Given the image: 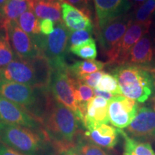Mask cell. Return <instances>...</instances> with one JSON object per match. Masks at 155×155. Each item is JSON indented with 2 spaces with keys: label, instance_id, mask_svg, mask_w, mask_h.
I'll use <instances>...</instances> for the list:
<instances>
[{
  "label": "cell",
  "instance_id": "1",
  "mask_svg": "<svg viewBox=\"0 0 155 155\" xmlns=\"http://www.w3.org/2000/svg\"><path fill=\"white\" fill-rule=\"evenodd\" d=\"M80 123L73 111L54 98L41 121L48 139L58 150L75 144Z\"/></svg>",
  "mask_w": 155,
  "mask_h": 155
},
{
  "label": "cell",
  "instance_id": "2",
  "mask_svg": "<svg viewBox=\"0 0 155 155\" xmlns=\"http://www.w3.org/2000/svg\"><path fill=\"white\" fill-rule=\"evenodd\" d=\"M0 94L41 123L53 96L48 87H33L0 79Z\"/></svg>",
  "mask_w": 155,
  "mask_h": 155
},
{
  "label": "cell",
  "instance_id": "3",
  "mask_svg": "<svg viewBox=\"0 0 155 155\" xmlns=\"http://www.w3.org/2000/svg\"><path fill=\"white\" fill-rule=\"evenodd\" d=\"M152 71L133 64L117 65L111 71L119 83L122 94L139 103H144L152 96L155 88Z\"/></svg>",
  "mask_w": 155,
  "mask_h": 155
},
{
  "label": "cell",
  "instance_id": "4",
  "mask_svg": "<svg viewBox=\"0 0 155 155\" xmlns=\"http://www.w3.org/2000/svg\"><path fill=\"white\" fill-rule=\"evenodd\" d=\"M51 67L43 56L23 59L16 58L0 69V79L33 87H49Z\"/></svg>",
  "mask_w": 155,
  "mask_h": 155
},
{
  "label": "cell",
  "instance_id": "5",
  "mask_svg": "<svg viewBox=\"0 0 155 155\" xmlns=\"http://www.w3.org/2000/svg\"><path fill=\"white\" fill-rule=\"evenodd\" d=\"M0 142L24 155H45L50 149L45 132L2 121Z\"/></svg>",
  "mask_w": 155,
  "mask_h": 155
},
{
  "label": "cell",
  "instance_id": "6",
  "mask_svg": "<svg viewBox=\"0 0 155 155\" xmlns=\"http://www.w3.org/2000/svg\"><path fill=\"white\" fill-rule=\"evenodd\" d=\"M55 30L49 35L40 34L32 37L51 68L67 64L65 58L68 51V44L71 32L63 21L55 23Z\"/></svg>",
  "mask_w": 155,
  "mask_h": 155
},
{
  "label": "cell",
  "instance_id": "7",
  "mask_svg": "<svg viewBox=\"0 0 155 155\" xmlns=\"http://www.w3.org/2000/svg\"><path fill=\"white\" fill-rule=\"evenodd\" d=\"M49 90L58 102L69 108L75 114L83 125V116L75 98L74 79L68 71V65L52 68Z\"/></svg>",
  "mask_w": 155,
  "mask_h": 155
},
{
  "label": "cell",
  "instance_id": "8",
  "mask_svg": "<svg viewBox=\"0 0 155 155\" xmlns=\"http://www.w3.org/2000/svg\"><path fill=\"white\" fill-rule=\"evenodd\" d=\"M134 22L132 12L122 15L98 30V40L103 55L107 58L106 64L111 63L120 42L128 28Z\"/></svg>",
  "mask_w": 155,
  "mask_h": 155
},
{
  "label": "cell",
  "instance_id": "9",
  "mask_svg": "<svg viewBox=\"0 0 155 155\" xmlns=\"http://www.w3.org/2000/svg\"><path fill=\"white\" fill-rule=\"evenodd\" d=\"M138 111V102L123 95L114 96L108 102L109 121L118 129L129 127Z\"/></svg>",
  "mask_w": 155,
  "mask_h": 155
},
{
  "label": "cell",
  "instance_id": "10",
  "mask_svg": "<svg viewBox=\"0 0 155 155\" xmlns=\"http://www.w3.org/2000/svg\"><path fill=\"white\" fill-rule=\"evenodd\" d=\"M0 121L45 132L40 121L22 107L0 94Z\"/></svg>",
  "mask_w": 155,
  "mask_h": 155
},
{
  "label": "cell",
  "instance_id": "11",
  "mask_svg": "<svg viewBox=\"0 0 155 155\" xmlns=\"http://www.w3.org/2000/svg\"><path fill=\"white\" fill-rule=\"evenodd\" d=\"M152 21L147 22H134L130 25L120 42L114 60L110 65H121L127 62L129 54L134 46L150 32Z\"/></svg>",
  "mask_w": 155,
  "mask_h": 155
},
{
  "label": "cell",
  "instance_id": "12",
  "mask_svg": "<svg viewBox=\"0 0 155 155\" xmlns=\"http://www.w3.org/2000/svg\"><path fill=\"white\" fill-rule=\"evenodd\" d=\"M7 33L13 51L19 58L32 59L42 55L32 37L19 28L17 22L9 25Z\"/></svg>",
  "mask_w": 155,
  "mask_h": 155
},
{
  "label": "cell",
  "instance_id": "13",
  "mask_svg": "<svg viewBox=\"0 0 155 155\" xmlns=\"http://www.w3.org/2000/svg\"><path fill=\"white\" fill-rule=\"evenodd\" d=\"M98 30L113 19L127 14L131 8L129 0H94Z\"/></svg>",
  "mask_w": 155,
  "mask_h": 155
},
{
  "label": "cell",
  "instance_id": "14",
  "mask_svg": "<svg viewBox=\"0 0 155 155\" xmlns=\"http://www.w3.org/2000/svg\"><path fill=\"white\" fill-rule=\"evenodd\" d=\"M127 131L135 137L155 138V108L146 106L139 108Z\"/></svg>",
  "mask_w": 155,
  "mask_h": 155
},
{
  "label": "cell",
  "instance_id": "15",
  "mask_svg": "<svg viewBox=\"0 0 155 155\" xmlns=\"http://www.w3.org/2000/svg\"><path fill=\"white\" fill-rule=\"evenodd\" d=\"M155 45L150 34H147L131 48L126 64L141 65L154 71Z\"/></svg>",
  "mask_w": 155,
  "mask_h": 155
},
{
  "label": "cell",
  "instance_id": "16",
  "mask_svg": "<svg viewBox=\"0 0 155 155\" xmlns=\"http://www.w3.org/2000/svg\"><path fill=\"white\" fill-rule=\"evenodd\" d=\"M108 101L101 97H94L87 104L86 111L83 122V127L88 129L98 124H108Z\"/></svg>",
  "mask_w": 155,
  "mask_h": 155
},
{
  "label": "cell",
  "instance_id": "17",
  "mask_svg": "<svg viewBox=\"0 0 155 155\" xmlns=\"http://www.w3.org/2000/svg\"><path fill=\"white\" fill-rule=\"evenodd\" d=\"M62 17L64 24L70 31H93L94 25L91 18L73 5L62 0Z\"/></svg>",
  "mask_w": 155,
  "mask_h": 155
},
{
  "label": "cell",
  "instance_id": "18",
  "mask_svg": "<svg viewBox=\"0 0 155 155\" xmlns=\"http://www.w3.org/2000/svg\"><path fill=\"white\" fill-rule=\"evenodd\" d=\"M84 135L88 140L100 147L113 149L119 139V130L112 126L98 124L85 131Z\"/></svg>",
  "mask_w": 155,
  "mask_h": 155
},
{
  "label": "cell",
  "instance_id": "19",
  "mask_svg": "<svg viewBox=\"0 0 155 155\" xmlns=\"http://www.w3.org/2000/svg\"><path fill=\"white\" fill-rule=\"evenodd\" d=\"M32 0H7L0 9V30L7 32L11 23L17 22L25 12L32 9Z\"/></svg>",
  "mask_w": 155,
  "mask_h": 155
},
{
  "label": "cell",
  "instance_id": "20",
  "mask_svg": "<svg viewBox=\"0 0 155 155\" xmlns=\"http://www.w3.org/2000/svg\"><path fill=\"white\" fill-rule=\"evenodd\" d=\"M32 9L40 19H50L55 23L63 22L61 1L34 0Z\"/></svg>",
  "mask_w": 155,
  "mask_h": 155
},
{
  "label": "cell",
  "instance_id": "21",
  "mask_svg": "<svg viewBox=\"0 0 155 155\" xmlns=\"http://www.w3.org/2000/svg\"><path fill=\"white\" fill-rule=\"evenodd\" d=\"M106 63L96 60H86L76 61L72 65H68V71L73 78L78 79L85 75L91 74L102 71Z\"/></svg>",
  "mask_w": 155,
  "mask_h": 155
},
{
  "label": "cell",
  "instance_id": "22",
  "mask_svg": "<svg viewBox=\"0 0 155 155\" xmlns=\"http://www.w3.org/2000/svg\"><path fill=\"white\" fill-rule=\"evenodd\" d=\"M119 134L124 139V155H155L152 147L149 143L140 142L131 138L127 132L118 129Z\"/></svg>",
  "mask_w": 155,
  "mask_h": 155
},
{
  "label": "cell",
  "instance_id": "23",
  "mask_svg": "<svg viewBox=\"0 0 155 155\" xmlns=\"http://www.w3.org/2000/svg\"><path fill=\"white\" fill-rule=\"evenodd\" d=\"M17 25L31 37L41 34L40 20L32 9L25 12L17 20Z\"/></svg>",
  "mask_w": 155,
  "mask_h": 155
},
{
  "label": "cell",
  "instance_id": "24",
  "mask_svg": "<svg viewBox=\"0 0 155 155\" xmlns=\"http://www.w3.org/2000/svg\"><path fill=\"white\" fill-rule=\"evenodd\" d=\"M15 58L16 55L9 42L8 35L0 30V69L9 65Z\"/></svg>",
  "mask_w": 155,
  "mask_h": 155
},
{
  "label": "cell",
  "instance_id": "25",
  "mask_svg": "<svg viewBox=\"0 0 155 155\" xmlns=\"http://www.w3.org/2000/svg\"><path fill=\"white\" fill-rule=\"evenodd\" d=\"M134 22H147L153 20L155 16V0H147L134 9L132 12Z\"/></svg>",
  "mask_w": 155,
  "mask_h": 155
},
{
  "label": "cell",
  "instance_id": "26",
  "mask_svg": "<svg viewBox=\"0 0 155 155\" xmlns=\"http://www.w3.org/2000/svg\"><path fill=\"white\" fill-rule=\"evenodd\" d=\"M68 52L83 59L94 60L97 56L96 41L94 38H91L78 45L70 48Z\"/></svg>",
  "mask_w": 155,
  "mask_h": 155
},
{
  "label": "cell",
  "instance_id": "27",
  "mask_svg": "<svg viewBox=\"0 0 155 155\" xmlns=\"http://www.w3.org/2000/svg\"><path fill=\"white\" fill-rule=\"evenodd\" d=\"M95 88L102 91L110 93L115 96L123 95L115 76L110 73H104Z\"/></svg>",
  "mask_w": 155,
  "mask_h": 155
},
{
  "label": "cell",
  "instance_id": "28",
  "mask_svg": "<svg viewBox=\"0 0 155 155\" xmlns=\"http://www.w3.org/2000/svg\"><path fill=\"white\" fill-rule=\"evenodd\" d=\"M75 144L84 155H108L101 147L94 144L86 138L84 134L79 133Z\"/></svg>",
  "mask_w": 155,
  "mask_h": 155
},
{
  "label": "cell",
  "instance_id": "29",
  "mask_svg": "<svg viewBox=\"0 0 155 155\" xmlns=\"http://www.w3.org/2000/svg\"><path fill=\"white\" fill-rule=\"evenodd\" d=\"M93 31L89 30H77L71 31L68 39V49L71 47L78 45L83 42H86L92 38Z\"/></svg>",
  "mask_w": 155,
  "mask_h": 155
},
{
  "label": "cell",
  "instance_id": "30",
  "mask_svg": "<svg viewBox=\"0 0 155 155\" xmlns=\"http://www.w3.org/2000/svg\"><path fill=\"white\" fill-rule=\"evenodd\" d=\"M63 1L66 2L70 5L75 7V8L83 12L84 14H86L90 18L92 17V0H63Z\"/></svg>",
  "mask_w": 155,
  "mask_h": 155
},
{
  "label": "cell",
  "instance_id": "31",
  "mask_svg": "<svg viewBox=\"0 0 155 155\" xmlns=\"http://www.w3.org/2000/svg\"><path fill=\"white\" fill-rule=\"evenodd\" d=\"M105 73V71H98V72L91 73V74L83 75V76L81 77L80 78L77 79V80L80 81L81 82L84 83V84L88 85V86L91 87V88H95L96 87L97 84L99 82L101 78V77Z\"/></svg>",
  "mask_w": 155,
  "mask_h": 155
},
{
  "label": "cell",
  "instance_id": "32",
  "mask_svg": "<svg viewBox=\"0 0 155 155\" xmlns=\"http://www.w3.org/2000/svg\"><path fill=\"white\" fill-rule=\"evenodd\" d=\"M41 34L44 35H49L55 30V24L53 21L50 19H40Z\"/></svg>",
  "mask_w": 155,
  "mask_h": 155
},
{
  "label": "cell",
  "instance_id": "33",
  "mask_svg": "<svg viewBox=\"0 0 155 155\" xmlns=\"http://www.w3.org/2000/svg\"><path fill=\"white\" fill-rule=\"evenodd\" d=\"M58 155H84L76 144L58 150Z\"/></svg>",
  "mask_w": 155,
  "mask_h": 155
},
{
  "label": "cell",
  "instance_id": "34",
  "mask_svg": "<svg viewBox=\"0 0 155 155\" xmlns=\"http://www.w3.org/2000/svg\"><path fill=\"white\" fill-rule=\"evenodd\" d=\"M0 155H24L9 147L0 144Z\"/></svg>",
  "mask_w": 155,
  "mask_h": 155
},
{
  "label": "cell",
  "instance_id": "35",
  "mask_svg": "<svg viewBox=\"0 0 155 155\" xmlns=\"http://www.w3.org/2000/svg\"><path fill=\"white\" fill-rule=\"evenodd\" d=\"M94 95L96 96L101 97V98L108 101H109L111 99H112V98H114V96H115V95L110 94V93L98 90V89H96V88L94 89Z\"/></svg>",
  "mask_w": 155,
  "mask_h": 155
},
{
  "label": "cell",
  "instance_id": "36",
  "mask_svg": "<svg viewBox=\"0 0 155 155\" xmlns=\"http://www.w3.org/2000/svg\"><path fill=\"white\" fill-rule=\"evenodd\" d=\"M129 1L130 2L131 5L133 6L135 9L137 7H138L139 6H140L141 4L144 3V2H146L147 0H129Z\"/></svg>",
  "mask_w": 155,
  "mask_h": 155
},
{
  "label": "cell",
  "instance_id": "37",
  "mask_svg": "<svg viewBox=\"0 0 155 155\" xmlns=\"http://www.w3.org/2000/svg\"><path fill=\"white\" fill-rule=\"evenodd\" d=\"M7 0H0V9H2V7L5 5V3L7 2Z\"/></svg>",
  "mask_w": 155,
  "mask_h": 155
},
{
  "label": "cell",
  "instance_id": "38",
  "mask_svg": "<svg viewBox=\"0 0 155 155\" xmlns=\"http://www.w3.org/2000/svg\"><path fill=\"white\" fill-rule=\"evenodd\" d=\"M152 39H153V41H154V43L155 45V36H154V38H153Z\"/></svg>",
  "mask_w": 155,
  "mask_h": 155
},
{
  "label": "cell",
  "instance_id": "39",
  "mask_svg": "<svg viewBox=\"0 0 155 155\" xmlns=\"http://www.w3.org/2000/svg\"><path fill=\"white\" fill-rule=\"evenodd\" d=\"M48 1H62V0H48Z\"/></svg>",
  "mask_w": 155,
  "mask_h": 155
},
{
  "label": "cell",
  "instance_id": "40",
  "mask_svg": "<svg viewBox=\"0 0 155 155\" xmlns=\"http://www.w3.org/2000/svg\"><path fill=\"white\" fill-rule=\"evenodd\" d=\"M32 2H33V0H32Z\"/></svg>",
  "mask_w": 155,
  "mask_h": 155
},
{
  "label": "cell",
  "instance_id": "41",
  "mask_svg": "<svg viewBox=\"0 0 155 155\" xmlns=\"http://www.w3.org/2000/svg\"><path fill=\"white\" fill-rule=\"evenodd\" d=\"M33 1H34V0H33Z\"/></svg>",
  "mask_w": 155,
  "mask_h": 155
}]
</instances>
